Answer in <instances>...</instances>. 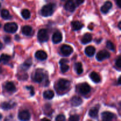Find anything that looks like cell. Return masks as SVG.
<instances>
[{
	"instance_id": "cell-1",
	"label": "cell",
	"mask_w": 121,
	"mask_h": 121,
	"mask_svg": "<svg viewBox=\"0 0 121 121\" xmlns=\"http://www.w3.org/2000/svg\"><path fill=\"white\" fill-rule=\"evenodd\" d=\"M55 8L54 4H48L43 7L41 10V14L44 17H49L53 14Z\"/></svg>"
},
{
	"instance_id": "cell-2",
	"label": "cell",
	"mask_w": 121,
	"mask_h": 121,
	"mask_svg": "<svg viewBox=\"0 0 121 121\" xmlns=\"http://www.w3.org/2000/svg\"><path fill=\"white\" fill-rule=\"evenodd\" d=\"M70 86V82L68 80L63 79H60L57 83V87L60 92L67 91L69 88Z\"/></svg>"
},
{
	"instance_id": "cell-3",
	"label": "cell",
	"mask_w": 121,
	"mask_h": 121,
	"mask_svg": "<svg viewBox=\"0 0 121 121\" xmlns=\"http://www.w3.org/2000/svg\"><path fill=\"white\" fill-rule=\"evenodd\" d=\"M45 78V74L44 73L43 70L42 69H39L37 70L35 72V74L34 75V78H33V80L35 82L37 83H40L42 82L43 80Z\"/></svg>"
},
{
	"instance_id": "cell-4",
	"label": "cell",
	"mask_w": 121,
	"mask_h": 121,
	"mask_svg": "<svg viewBox=\"0 0 121 121\" xmlns=\"http://www.w3.org/2000/svg\"><path fill=\"white\" fill-rule=\"evenodd\" d=\"M37 38L38 40L41 43L46 42V41H48V39H49V36H48L47 30L45 29L40 30L38 32Z\"/></svg>"
},
{
	"instance_id": "cell-5",
	"label": "cell",
	"mask_w": 121,
	"mask_h": 121,
	"mask_svg": "<svg viewBox=\"0 0 121 121\" xmlns=\"http://www.w3.org/2000/svg\"><path fill=\"white\" fill-rule=\"evenodd\" d=\"M18 30V26L15 22H9L5 24L4 30L7 33H14Z\"/></svg>"
},
{
	"instance_id": "cell-6",
	"label": "cell",
	"mask_w": 121,
	"mask_h": 121,
	"mask_svg": "<svg viewBox=\"0 0 121 121\" xmlns=\"http://www.w3.org/2000/svg\"><path fill=\"white\" fill-rule=\"evenodd\" d=\"M110 56H111V54L107 50H100V52L97 53L96 58L98 61H101L104 60L105 59H108V58L110 57Z\"/></svg>"
},
{
	"instance_id": "cell-7",
	"label": "cell",
	"mask_w": 121,
	"mask_h": 121,
	"mask_svg": "<svg viewBox=\"0 0 121 121\" xmlns=\"http://www.w3.org/2000/svg\"><path fill=\"white\" fill-rule=\"evenodd\" d=\"M91 91V86L87 83H84L81 84L79 86V92L80 94L83 95H86L89 93H90Z\"/></svg>"
},
{
	"instance_id": "cell-8",
	"label": "cell",
	"mask_w": 121,
	"mask_h": 121,
	"mask_svg": "<svg viewBox=\"0 0 121 121\" xmlns=\"http://www.w3.org/2000/svg\"><path fill=\"white\" fill-rule=\"evenodd\" d=\"M60 51L61 53L65 56H70L73 52V49L70 46L67 44H64L60 48Z\"/></svg>"
},
{
	"instance_id": "cell-9",
	"label": "cell",
	"mask_w": 121,
	"mask_h": 121,
	"mask_svg": "<svg viewBox=\"0 0 121 121\" xmlns=\"http://www.w3.org/2000/svg\"><path fill=\"white\" fill-rule=\"evenodd\" d=\"M115 118V115L110 112L105 111L102 113V119L104 121H110Z\"/></svg>"
},
{
	"instance_id": "cell-10",
	"label": "cell",
	"mask_w": 121,
	"mask_h": 121,
	"mask_svg": "<svg viewBox=\"0 0 121 121\" xmlns=\"http://www.w3.org/2000/svg\"><path fill=\"white\" fill-rule=\"evenodd\" d=\"M30 117V113L27 111H22L18 113V119L21 121H28Z\"/></svg>"
},
{
	"instance_id": "cell-11",
	"label": "cell",
	"mask_w": 121,
	"mask_h": 121,
	"mask_svg": "<svg viewBox=\"0 0 121 121\" xmlns=\"http://www.w3.org/2000/svg\"><path fill=\"white\" fill-rule=\"evenodd\" d=\"M63 40L62 34L60 32L57 31L53 34L52 36V40L53 42L55 44H58L61 42Z\"/></svg>"
},
{
	"instance_id": "cell-12",
	"label": "cell",
	"mask_w": 121,
	"mask_h": 121,
	"mask_svg": "<svg viewBox=\"0 0 121 121\" xmlns=\"http://www.w3.org/2000/svg\"><path fill=\"white\" fill-rule=\"evenodd\" d=\"M65 8L66 10L68 11L73 12L75 10L76 8L75 4L72 0H68L65 4Z\"/></svg>"
},
{
	"instance_id": "cell-13",
	"label": "cell",
	"mask_w": 121,
	"mask_h": 121,
	"mask_svg": "<svg viewBox=\"0 0 121 121\" xmlns=\"http://www.w3.org/2000/svg\"><path fill=\"white\" fill-rule=\"evenodd\" d=\"M70 102L71 105L73 106H80L82 104L83 100L81 98H80L79 96H73L71 99Z\"/></svg>"
},
{
	"instance_id": "cell-14",
	"label": "cell",
	"mask_w": 121,
	"mask_h": 121,
	"mask_svg": "<svg viewBox=\"0 0 121 121\" xmlns=\"http://www.w3.org/2000/svg\"><path fill=\"white\" fill-rule=\"evenodd\" d=\"M112 3L111 1H106L104 5L101 7L100 8V11L102 13L106 14V13H108L109 11L112 8Z\"/></svg>"
},
{
	"instance_id": "cell-15",
	"label": "cell",
	"mask_w": 121,
	"mask_h": 121,
	"mask_svg": "<svg viewBox=\"0 0 121 121\" xmlns=\"http://www.w3.org/2000/svg\"><path fill=\"white\" fill-rule=\"evenodd\" d=\"M21 31L24 35L26 36H30L33 34V28L30 26H25L21 28Z\"/></svg>"
},
{
	"instance_id": "cell-16",
	"label": "cell",
	"mask_w": 121,
	"mask_h": 121,
	"mask_svg": "<svg viewBox=\"0 0 121 121\" xmlns=\"http://www.w3.org/2000/svg\"><path fill=\"white\" fill-rule=\"evenodd\" d=\"M35 57L36 59L40 60H44L47 59V54L43 50H39L35 53Z\"/></svg>"
},
{
	"instance_id": "cell-17",
	"label": "cell",
	"mask_w": 121,
	"mask_h": 121,
	"mask_svg": "<svg viewBox=\"0 0 121 121\" xmlns=\"http://www.w3.org/2000/svg\"><path fill=\"white\" fill-rule=\"evenodd\" d=\"M5 89L7 91L9 92H15L16 91V88H15V86L14 85V84L13 83L11 82H7L5 83L4 86Z\"/></svg>"
},
{
	"instance_id": "cell-18",
	"label": "cell",
	"mask_w": 121,
	"mask_h": 121,
	"mask_svg": "<svg viewBox=\"0 0 121 121\" xmlns=\"http://www.w3.org/2000/svg\"><path fill=\"white\" fill-rule=\"evenodd\" d=\"M90 78L92 79V81L93 82L96 83H98L101 81V79H100V76L99 75L98 73L95 72H93L91 73L90 74Z\"/></svg>"
},
{
	"instance_id": "cell-19",
	"label": "cell",
	"mask_w": 121,
	"mask_h": 121,
	"mask_svg": "<svg viewBox=\"0 0 121 121\" xmlns=\"http://www.w3.org/2000/svg\"><path fill=\"white\" fill-rule=\"evenodd\" d=\"M98 112H99V107H94L89 111V115L91 118L96 119L98 117Z\"/></svg>"
},
{
	"instance_id": "cell-20",
	"label": "cell",
	"mask_w": 121,
	"mask_h": 121,
	"mask_svg": "<svg viewBox=\"0 0 121 121\" xmlns=\"http://www.w3.org/2000/svg\"><path fill=\"white\" fill-rule=\"evenodd\" d=\"M95 52L96 49L93 46H90L85 48V53H86V55L89 57L93 56L95 53Z\"/></svg>"
},
{
	"instance_id": "cell-21",
	"label": "cell",
	"mask_w": 121,
	"mask_h": 121,
	"mask_svg": "<svg viewBox=\"0 0 121 121\" xmlns=\"http://www.w3.org/2000/svg\"><path fill=\"white\" fill-rule=\"evenodd\" d=\"M92 40V34L90 33H86L85 35L83 36L82 39V43L83 44H86L89 43Z\"/></svg>"
},
{
	"instance_id": "cell-22",
	"label": "cell",
	"mask_w": 121,
	"mask_h": 121,
	"mask_svg": "<svg viewBox=\"0 0 121 121\" xmlns=\"http://www.w3.org/2000/svg\"><path fill=\"white\" fill-rule=\"evenodd\" d=\"M72 27L73 28V30L77 31L81 29L83 27V24L82 22H80V21H74L72 22Z\"/></svg>"
},
{
	"instance_id": "cell-23",
	"label": "cell",
	"mask_w": 121,
	"mask_h": 121,
	"mask_svg": "<svg viewBox=\"0 0 121 121\" xmlns=\"http://www.w3.org/2000/svg\"><path fill=\"white\" fill-rule=\"evenodd\" d=\"M10 60L11 57L8 54H2L0 56V63L4 64V65L8 63Z\"/></svg>"
},
{
	"instance_id": "cell-24",
	"label": "cell",
	"mask_w": 121,
	"mask_h": 121,
	"mask_svg": "<svg viewBox=\"0 0 121 121\" xmlns=\"http://www.w3.org/2000/svg\"><path fill=\"white\" fill-rule=\"evenodd\" d=\"M54 96V93L53 92V91H51V90H48V91H45L43 93L44 98L46 99H48V100L53 99Z\"/></svg>"
},
{
	"instance_id": "cell-25",
	"label": "cell",
	"mask_w": 121,
	"mask_h": 121,
	"mask_svg": "<svg viewBox=\"0 0 121 121\" xmlns=\"http://www.w3.org/2000/svg\"><path fill=\"white\" fill-rule=\"evenodd\" d=\"M15 104H11L9 102H3L1 104V107L4 110H9L13 108Z\"/></svg>"
},
{
	"instance_id": "cell-26",
	"label": "cell",
	"mask_w": 121,
	"mask_h": 121,
	"mask_svg": "<svg viewBox=\"0 0 121 121\" xmlns=\"http://www.w3.org/2000/svg\"><path fill=\"white\" fill-rule=\"evenodd\" d=\"M1 15L2 18L4 19V20H10V19H11V15H10L9 11L7 9H2L1 11Z\"/></svg>"
},
{
	"instance_id": "cell-27",
	"label": "cell",
	"mask_w": 121,
	"mask_h": 121,
	"mask_svg": "<svg viewBox=\"0 0 121 121\" xmlns=\"http://www.w3.org/2000/svg\"><path fill=\"white\" fill-rule=\"evenodd\" d=\"M74 70H75L76 72L78 73V74H80L83 73V67H82V65L81 63L78 62L75 63L74 66Z\"/></svg>"
},
{
	"instance_id": "cell-28",
	"label": "cell",
	"mask_w": 121,
	"mask_h": 121,
	"mask_svg": "<svg viewBox=\"0 0 121 121\" xmlns=\"http://www.w3.org/2000/svg\"><path fill=\"white\" fill-rule=\"evenodd\" d=\"M21 15H22L24 18L27 20V19L30 18V11L28 9H24L21 11Z\"/></svg>"
},
{
	"instance_id": "cell-29",
	"label": "cell",
	"mask_w": 121,
	"mask_h": 121,
	"mask_svg": "<svg viewBox=\"0 0 121 121\" xmlns=\"http://www.w3.org/2000/svg\"><path fill=\"white\" fill-rule=\"evenodd\" d=\"M31 65V62L30 61V60H27L24 63L22 64V66H21V67H22V70H28V69L30 68Z\"/></svg>"
},
{
	"instance_id": "cell-30",
	"label": "cell",
	"mask_w": 121,
	"mask_h": 121,
	"mask_svg": "<svg viewBox=\"0 0 121 121\" xmlns=\"http://www.w3.org/2000/svg\"><path fill=\"white\" fill-rule=\"evenodd\" d=\"M60 69H61V72H63V73H66L69 69V66L67 65V63L61 64L60 65Z\"/></svg>"
},
{
	"instance_id": "cell-31",
	"label": "cell",
	"mask_w": 121,
	"mask_h": 121,
	"mask_svg": "<svg viewBox=\"0 0 121 121\" xmlns=\"http://www.w3.org/2000/svg\"><path fill=\"white\" fill-rule=\"evenodd\" d=\"M106 47L108 49H109L110 50L115 51V47L114 44L111 41H108L106 42Z\"/></svg>"
},
{
	"instance_id": "cell-32",
	"label": "cell",
	"mask_w": 121,
	"mask_h": 121,
	"mask_svg": "<svg viewBox=\"0 0 121 121\" xmlns=\"http://www.w3.org/2000/svg\"><path fill=\"white\" fill-rule=\"evenodd\" d=\"M66 120V117L64 115L60 114L59 115L57 116V117L56 118V121H64Z\"/></svg>"
},
{
	"instance_id": "cell-33",
	"label": "cell",
	"mask_w": 121,
	"mask_h": 121,
	"mask_svg": "<svg viewBox=\"0 0 121 121\" xmlns=\"http://www.w3.org/2000/svg\"><path fill=\"white\" fill-rule=\"evenodd\" d=\"M80 119L79 116L78 115H72L69 118V121H78Z\"/></svg>"
},
{
	"instance_id": "cell-34",
	"label": "cell",
	"mask_w": 121,
	"mask_h": 121,
	"mask_svg": "<svg viewBox=\"0 0 121 121\" xmlns=\"http://www.w3.org/2000/svg\"><path fill=\"white\" fill-rule=\"evenodd\" d=\"M115 65L118 69H120L121 68V57H119L118 58V59L117 60V61H116Z\"/></svg>"
},
{
	"instance_id": "cell-35",
	"label": "cell",
	"mask_w": 121,
	"mask_h": 121,
	"mask_svg": "<svg viewBox=\"0 0 121 121\" xmlns=\"http://www.w3.org/2000/svg\"><path fill=\"white\" fill-rule=\"evenodd\" d=\"M26 89L28 91H30V95L31 96H34V88H33V86H26Z\"/></svg>"
},
{
	"instance_id": "cell-36",
	"label": "cell",
	"mask_w": 121,
	"mask_h": 121,
	"mask_svg": "<svg viewBox=\"0 0 121 121\" xmlns=\"http://www.w3.org/2000/svg\"><path fill=\"white\" fill-rule=\"evenodd\" d=\"M11 37L9 36H6L4 37V41L5 43H9L11 42Z\"/></svg>"
},
{
	"instance_id": "cell-37",
	"label": "cell",
	"mask_w": 121,
	"mask_h": 121,
	"mask_svg": "<svg viewBox=\"0 0 121 121\" xmlns=\"http://www.w3.org/2000/svg\"><path fill=\"white\" fill-rule=\"evenodd\" d=\"M67 63H69V60H67V59H61V60H60L59 63L61 65V64Z\"/></svg>"
},
{
	"instance_id": "cell-38",
	"label": "cell",
	"mask_w": 121,
	"mask_h": 121,
	"mask_svg": "<svg viewBox=\"0 0 121 121\" xmlns=\"http://www.w3.org/2000/svg\"><path fill=\"white\" fill-rule=\"evenodd\" d=\"M84 1H85V0H76V4L78 5H79L82 4V3H83Z\"/></svg>"
},
{
	"instance_id": "cell-39",
	"label": "cell",
	"mask_w": 121,
	"mask_h": 121,
	"mask_svg": "<svg viewBox=\"0 0 121 121\" xmlns=\"http://www.w3.org/2000/svg\"><path fill=\"white\" fill-rule=\"evenodd\" d=\"M116 2L119 8H121V0H116Z\"/></svg>"
},
{
	"instance_id": "cell-40",
	"label": "cell",
	"mask_w": 121,
	"mask_h": 121,
	"mask_svg": "<svg viewBox=\"0 0 121 121\" xmlns=\"http://www.w3.org/2000/svg\"><path fill=\"white\" fill-rule=\"evenodd\" d=\"M120 80H121V78H120V77H119V79H118V85H120V84H121Z\"/></svg>"
},
{
	"instance_id": "cell-41",
	"label": "cell",
	"mask_w": 121,
	"mask_h": 121,
	"mask_svg": "<svg viewBox=\"0 0 121 121\" xmlns=\"http://www.w3.org/2000/svg\"><path fill=\"white\" fill-rule=\"evenodd\" d=\"M121 22L120 21V22H119V24H118V27H119V28L120 30H121Z\"/></svg>"
},
{
	"instance_id": "cell-42",
	"label": "cell",
	"mask_w": 121,
	"mask_h": 121,
	"mask_svg": "<svg viewBox=\"0 0 121 121\" xmlns=\"http://www.w3.org/2000/svg\"><path fill=\"white\" fill-rule=\"evenodd\" d=\"M2 48V44L0 42V50Z\"/></svg>"
},
{
	"instance_id": "cell-43",
	"label": "cell",
	"mask_w": 121,
	"mask_h": 121,
	"mask_svg": "<svg viewBox=\"0 0 121 121\" xmlns=\"http://www.w3.org/2000/svg\"><path fill=\"white\" fill-rule=\"evenodd\" d=\"M1 118H2V115H1V113H0V119H1Z\"/></svg>"
},
{
	"instance_id": "cell-44",
	"label": "cell",
	"mask_w": 121,
	"mask_h": 121,
	"mask_svg": "<svg viewBox=\"0 0 121 121\" xmlns=\"http://www.w3.org/2000/svg\"><path fill=\"white\" fill-rule=\"evenodd\" d=\"M1 27V24L0 23V27Z\"/></svg>"
},
{
	"instance_id": "cell-45",
	"label": "cell",
	"mask_w": 121,
	"mask_h": 121,
	"mask_svg": "<svg viewBox=\"0 0 121 121\" xmlns=\"http://www.w3.org/2000/svg\"><path fill=\"white\" fill-rule=\"evenodd\" d=\"M0 8H1V4H0Z\"/></svg>"
}]
</instances>
